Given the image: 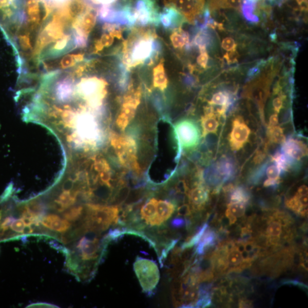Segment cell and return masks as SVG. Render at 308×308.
<instances>
[{"mask_svg": "<svg viewBox=\"0 0 308 308\" xmlns=\"http://www.w3.org/2000/svg\"><path fill=\"white\" fill-rule=\"evenodd\" d=\"M94 168L97 172L110 171L109 164L104 159H97L94 163Z\"/></svg>", "mask_w": 308, "mask_h": 308, "instance_id": "1f68e13d", "label": "cell"}, {"mask_svg": "<svg viewBox=\"0 0 308 308\" xmlns=\"http://www.w3.org/2000/svg\"><path fill=\"white\" fill-rule=\"evenodd\" d=\"M172 43L175 48H182L189 43V36L187 33L182 30L177 31L171 36Z\"/></svg>", "mask_w": 308, "mask_h": 308, "instance_id": "cb8c5ba5", "label": "cell"}, {"mask_svg": "<svg viewBox=\"0 0 308 308\" xmlns=\"http://www.w3.org/2000/svg\"><path fill=\"white\" fill-rule=\"evenodd\" d=\"M154 44L151 40H142L133 48L132 59L133 65L140 63L151 55L153 50Z\"/></svg>", "mask_w": 308, "mask_h": 308, "instance_id": "30bf717a", "label": "cell"}, {"mask_svg": "<svg viewBox=\"0 0 308 308\" xmlns=\"http://www.w3.org/2000/svg\"><path fill=\"white\" fill-rule=\"evenodd\" d=\"M175 7L189 20H193L203 9L205 0H171Z\"/></svg>", "mask_w": 308, "mask_h": 308, "instance_id": "52a82bcc", "label": "cell"}, {"mask_svg": "<svg viewBox=\"0 0 308 308\" xmlns=\"http://www.w3.org/2000/svg\"><path fill=\"white\" fill-rule=\"evenodd\" d=\"M279 119L277 114L272 115L270 118L269 127H275L278 124Z\"/></svg>", "mask_w": 308, "mask_h": 308, "instance_id": "bcb514c9", "label": "cell"}, {"mask_svg": "<svg viewBox=\"0 0 308 308\" xmlns=\"http://www.w3.org/2000/svg\"><path fill=\"white\" fill-rule=\"evenodd\" d=\"M179 145L184 149L196 147L200 140V131L194 122L183 120L178 122L175 126Z\"/></svg>", "mask_w": 308, "mask_h": 308, "instance_id": "5b68a950", "label": "cell"}, {"mask_svg": "<svg viewBox=\"0 0 308 308\" xmlns=\"http://www.w3.org/2000/svg\"><path fill=\"white\" fill-rule=\"evenodd\" d=\"M268 136L270 140L277 144H283L286 141L283 130L279 126L269 127Z\"/></svg>", "mask_w": 308, "mask_h": 308, "instance_id": "484cf974", "label": "cell"}, {"mask_svg": "<svg viewBox=\"0 0 308 308\" xmlns=\"http://www.w3.org/2000/svg\"><path fill=\"white\" fill-rule=\"evenodd\" d=\"M256 4L254 2L249 1V0H243L242 5H241V10L244 17L251 23H258L259 19L254 14L256 7Z\"/></svg>", "mask_w": 308, "mask_h": 308, "instance_id": "ac0fdd59", "label": "cell"}, {"mask_svg": "<svg viewBox=\"0 0 308 308\" xmlns=\"http://www.w3.org/2000/svg\"><path fill=\"white\" fill-rule=\"evenodd\" d=\"M210 104L220 106L221 109L225 113L230 104L229 95L228 92L225 91L217 92L213 95L210 101Z\"/></svg>", "mask_w": 308, "mask_h": 308, "instance_id": "d6986e66", "label": "cell"}, {"mask_svg": "<svg viewBox=\"0 0 308 308\" xmlns=\"http://www.w3.org/2000/svg\"><path fill=\"white\" fill-rule=\"evenodd\" d=\"M203 137H206L209 133H215L218 131L219 122L214 113L210 111L205 114L202 119Z\"/></svg>", "mask_w": 308, "mask_h": 308, "instance_id": "5bb4252c", "label": "cell"}, {"mask_svg": "<svg viewBox=\"0 0 308 308\" xmlns=\"http://www.w3.org/2000/svg\"><path fill=\"white\" fill-rule=\"evenodd\" d=\"M136 21L142 25H146L155 15V8L151 0H137L133 9Z\"/></svg>", "mask_w": 308, "mask_h": 308, "instance_id": "ba28073f", "label": "cell"}, {"mask_svg": "<svg viewBox=\"0 0 308 308\" xmlns=\"http://www.w3.org/2000/svg\"><path fill=\"white\" fill-rule=\"evenodd\" d=\"M225 217L228 218L229 222V224L232 225L235 224L237 220V218H236L232 214H231L228 209L226 210Z\"/></svg>", "mask_w": 308, "mask_h": 308, "instance_id": "7dc6e473", "label": "cell"}, {"mask_svg": "<svg viewBox=\"0 0 308 308\" xmlns=\"http://www.w3.org/2000/svg\"><path fill=\"white\" fill-rule=\"evenodd\" d=\"M84 208L82 206L74 207L69 209L63 214L64 219L69 222H75V221L80 220L81 216L83 215Z\"/></svg>", "mask_w": 308, "mask_h": 308, "instance_id": "4316f807", "label": "cell"}, {"mask_svg": "<svg viewBox=\"0 0 308 308\" xmlns=\"http://www.w3.org/2000/svg\"><path fill=\"white\" fill-rule=\"evenodd\" d=\"M283 96L276 97L273 101V106L276 114H278L283 105Z\"/></svg>", "mask_w": 308, "mask_h": 308, "instance_id": "8d00e7d4", "label": "cell"}, {"mask_svg": "<svg viewBox=\"0 0 308 308\" xmlns=\"http://www.w3.org/2000/svg\"><path fill=\"white\" fill-rule=\"evenodd\" d=\"M266 176L268 179L280 180L281 172L279 168L276 164H272L266 169Z\"/></svg>", "mask_w": 308, "mask_h": 308, "instance_id": "4dcf8cb0", "label": "cell"}, {"mask_svg": "<svg viewBox=\"0 0 308 308\" xmlns=\"http://www.w3.org/2000/svg\"><path fill=\"white\" fill-rule=\"evenodd\" d=\"M176 210L174 204L166 200H158L157 204V225L161 226L171 218Z\"/></svg>", "mask_w": 308, "mask_h": 308, "instance_id": "8fae6325", "label": "cell"}, {"mask_svg": "<svg viewBox=\"0 0 308 308\" xmlns=\"http://www.w3.org/2000/svg\"><path fill=\"white\" fill-rule=\"evenodd\" d=\"M272 159H273L276 165L279 168L281 173L287 171L291 164L294 162L285 156L282 151L277 152L274 156L272 157Z\"/></svg>", "mask_w": 308, "mask_h": 308, "instance_id": "7402d4cb", "label": "cell"}, {"mask_svg": "<svg viewBox=\"0 0 308 308\" xmlns=\"http://www.w3.org/2000/svg\"><path fill=\"white\" fill-rule=\"evenodd\" d=\"M114 38L110 33H106L102 35L100 41L104 48H108L114 42Z\"/></svg>", "mask_w": 308, "mask_h": 308, "instance_id": "e575fe53", "label": "cell"}, {"mask_svg": "<svg viewBox=\"0 0 308 308\" xmlns=\"http://www.w3.org/2000/svg\"><path fill=\"white\" fill-rule=\"evenodd\" d=\"M259 72V68L258 67H254L253 69H251L248 72V76H253Z\"/></svg>", "mask_w": 308, "mask_h": 308, "instance_id": "681fc988", "label": "cell"}, {"mask_svg": "<svg viewBox=\"0 0 308 308\" xmlns=\"http://www.w3.org/2000/svg\"><path fill=\"white\" fill-rule=\"evenodd\" d=\"M242 5V0H213L214 8H229L240 10Z\"/></svg>", "mask_w": 308, "mask_h": 308, "instance_id": "603a6c76", "label": "cell"}, {"mask_svg": "<svg viewBox=\"0 0 308 308\" xmlns=\"http://www.w3.org/2000/svg\"><path fill=\"white\" fill-rule=\"evenodd\" d=\"M158 200L152 198L145 204L141 210L142 218L145 220L146 224L153 226L157 225V204Z\"/></svg>", "mask_w": 308, "mask_h": 308, "instance_id": "4fadbf2b", "label": "cell"}, {"mask_svg": "<svg viewBox=\"0 0 308 308\" xmlns=\"http://www.w3.org/2000/svg\"><path fill=\"white\" fill-rule=\"evenodd\" d=\"M27 307H59L57 306L49 304V303L39 302L34 303L27 306Z\"/></svg>", "mask_w": 308, "mask_h": 308, "instance_id": "b9f144b4", "label": "cell"}, {"mask_svg": "<svg viewBox=\"0 0 308 308\" xmlns=\"http://www.w3.org/2000/svg\"><path fill=\"white\" fill-rule=\"evenodd\" d=\"M238 56V53L236 52L235 50H234L230 51V52L224 55V58L227 60L229 64H231L237 61Z\"/></svg>", "mask_w": 308, "mask_h": 308, "instance_id": "ab89813d", "label": "cell"}, {"mask_svg": "<svg viewBox=\"0 0 308 308\" xmlns=\"http://www.w3.org/2000/svg\"><path fill=\"white\" fill-rule=\"evenodd\" d=\"M251 132L242 118H235L229 136V144L233 150L238 151L243 147L249 140Z\"/></svg>", "mask_w": 308, "mask_h": 308, "instance_id": "8992f818", "label": "cell"}, {"mask_svg": "<svg viewBox=\"0 0 308 308\" xmlns=\"http://www.w3.org/2000/svg\"><path fill=\"white\" fill-rule=\"evenodd\" d=\"M215 239L216 235L213 230H205L199 241V243L196 249V253L199 255H203L205 249L214 245Z\"/></svg>", "mask_w": 308, "mask_h": 308, "instance_id": "2e32d148", "label": "cell"}, {"mask_svg": "<svg viewBox=\"0 0 308 308\" xmlns=\"http://www.w3.org/2000/svg\"><path fill=\"white\" fill-rule=\"evenodd\" d=\"M171 223L172 227L175 228H181L186 224V220H184L182 218H176L172 221Z\"/></svg>", "mask_w": 308, "mask_h": 308, "instance_id": "60d3db41", "label": "cell"}, {"mask_svg": "<svg viewBox=\"0 0 308 308\" xmlns=\"http://www.w3.org/2000/svg\"><path fill=\"white\" fill-rule=\"evenodd\" d=\"M153 85L161 90L166 88L167 79L162 63L153 70Z\"/></svg>", "mask_w": 308, "mask_h": 308, "instance_id": "e0dca14e", "label": "cell"}, {"mask_svg": "<svg viewBox=\"0 0 308 308\" xmlns=\"http://www.w3.org/2000/svg\"><path fill=\"white\" fill-rule=\"evenodd\" d=\"M282 152L293 161H299L306 155L307 148L304 143L290 138L283 143Z\"/></svg>", "mask_w": 308, "mask_h": 308, "instance_id": "9c48e42d", "label": "cell"}, {"mask_svg": "<svg viewBox=\"0 0 308 308\" xmlns=\"http://www.w3.org/2000/svg\"><path fill=\"white\" fill-rule=\"evenodd\" d=\"M75 132L68 138V141L73 142L76 145L86 143L94 146L100 138V131L95 118L88 112H82L75 114L73 125Z\"/></svg>", "mask_w": 308, "mask_h": 308, "instance_id": "7a4b0ae2", "label": "cell"}, {"mask_svg": "<svg viewBox=\"0 0 308 308\" xmlns=\"http://www.w3.org/2000/svg\"><path fill=\"white\" fill-rule=\"evenodd\" d=\"M111 143L123 165L137 172L140 171L137 161L136 142L132 138L114 134L111 136Z\"/></svg>", "mask_w": 308, "mask_h": 308, "instance_id": "3957f363", "label": "cell"}, {"mask_svg": "<svg viewBox=\"0 0 308 308\" xmlns=\"http://www.w3.org/2000/svg\"><path fill=\"white\" fill-rule=\"evenodd\" d=\"M267 1H268L271 3H276L280 5L282 3V2H284V0H267Z\"/></svg>", "mask_w": 308, "mask_h": 308, "instance_id": "f907efd6", "label": "cell"}, {"mask_svg": "<svg viewBox=\"0 0 308 308\" xmlns=\"http://www.w3.org/2000/svg\"><path fill=\"white\" fill-rule=\"evenodd\" d=\"M211 42V38L210 35L205 29L201 30L198 33L194 40V43L200 47L206 48L207 46L210 45Z\"/></svg>", "mask_w": 308, "mask_h": 308, "instance_id": "83f0119b", "label": "cell"}, {"mask_svg": "<svg viewBox=\"0 0 308 308\" xmlns=\"http://www.w3.org/2000/svg\"><path fill=\"white\" fill-rule=\"evenodd\" d=\"M282 225L276 219L270 220L267 225L265 235L270 239V244L275 245L278 243L279 238L282 233Z\"/></svg>", "mask_w": 308, "mask_h": 308, "instance_id": "9a60e30c", "label": "cell"}, {"mask_svg": "<svg viewBox=\"0 0 308 308\" xmlns=\"http://www.w3.org/2000/svg\"><path fill=\"white\" fill-rule=\"evenodd\" d=\"M188 198L189 202L195 209H201L208 199L207 189L202 186L193 188L189 192Z\"/></svg>", "mask_w": 308, "mask_h": 308, "instance_id": "7c38bea8", "label": "cell"}, {"mask_svg": "<svg viewBox=\"0 0 308 308\" xmlns=\"http://www.w3.org/2000/svg\"><path fill=\"white\" fill-rule=\"evenodd\" d=\"M222 48L227 51L236 50L237 45L235 42L234 39L230 37H227L223 40Z\"/></svg>", "mask_w": 308, "mask_h": 308, "instance_id": "d6a6232c", "label": "cell"}, {"mask_svg": "<svg viewBox=\"0 0 308 308\" xmlns=\"http://www.w3.org/2000/svg\"><path fill=\"white\" fill-rule=\"evenodd\" d=\"M245 204L244 203H230L227 209L236 218H241L245 213Z\"/></svg>", "mask_w": 308, "mask_h": 308, "instance_id": "f546056e", "label": "cell"}, {"mask_svg": "<svg viewBox=\"0 0 308 308\" xmlns=\"http://www.w3.org/2000/svg\"><path fill=\"white\" fill-rule=\"evenodd\" d=\"M296 194L298 195V197H299V202L302 205V207H307L308 203L307 195H301L297 192Z\"/></svg>", "mask_w": 308, "mask_h": 308, "instance_id": "ee69618b", "label": "cell"}, {"mask_svg": "<svg viewBox=\"0 0 308 308\" xmlns=\"http://www.w3.org/2000/svg\"><path fill=\"white\" fill-rule=\"evenodd\" d=\"M133 269L143 291L148 294L152 293L156 288L160 278L156 262L138 257L133 264Z\"/></svg>", "mask_w": 308, "mask_h": 308, "instance_id": "277c9868", "label": "cell"}, {"mask_svg": "<svg viewBox=\"0 0 308 308\" xmlns=\"http://www.w3.org/2000/svg\"><path fill=\"white\" fill-rule=\"evenodd\" d=\"M101 181L108 187H111V173L110 171H105L100 173Z\"/></svg>", "mask_w": 308, "mask_h": 308, "instance_id": "74e56055", "label": "cell"}, {"mask_svg": "<svg viewBox=\"0 0 308 308\" xmlns=\"http://www.w3.org/2000/svg\"><path fill=\"white\" fill-rule=\"evenodd\" d=\"M177 189L179 192L182 194L186 193L188 190L186 183L184 181L180 182L178 184Z\"/></svg>", "mask_w": 308, "mask_h": 308, "instance_id": "f6af8a7d", "label": "cell"}, {"mask_svg": "<svg viewBox=\"0 0 308 308\" xmlns=\"http://www.w3.org/2000/svg\"><path fill=\"white\" fill-rule=\"evenodd\" d=\"M280 182V180H274L268 179L266 180L264 183V186L265 187H273L277 186Z\"/></svg>", "mask_w": 308, "mask_h": 308, "instance_id": "7bdbcfd3", "label": "cell"}, {"mask_svg": "<svg viewBox=\"0 0 308 308\" xmlns=\"http://www.w3.org/2000/svg\"><path fill=\"white\" fill-rule=\"evenodd\" d=\"M73 84L74 93L86 101L87 106L93 109H98L102 105L103 100L107 94L106 84L104 80L92 77L82 79L75 86L68 70Z\"/></svg>", "mask_w": 308, "mask_h": 308, "instance_id": "6da1fadb", "label": "cell"}, {"mask_svg": "<svg viewBox=\"0 0 308 308\" xmlns=\"http://www.w3.org/2000/svg\"><path fill=\"white\" fill-rule=\"evenodd\" d=\"M209 55L206 50L200 51V54L197 59V62L199 65L205 68L208 64Z\"/></svg>", "mask_w": 308, "mask_h": 308, "instance_id": "d590c367", "label": "cell"}, {"mask_svg": "<svg viewBox=\"0 0 308 308\" xmlns=\"http://www.w3.org/2000/svg\"><path fill=\"white\" fill-rule=\"evenodd\" d=\"M217 171L220 176L224 178L223 181H227L234 174L233 163L227 159H222L217 167Z\"/></svg>", "mask_w": 308, "mask_h": 308, "instance_id": "ffe728a7", "label": "cell"}, {"mask_svg": "<svg viewBox=\"0 0 308 308\" xmlns=\"http://www.w3.org/2000/svg\"><path fill=\"white\" fill-rule=\"evenodd\" d=\"M208 225L207 224H204L201 228L198 230V232L192 236V238L187 241L186 243H184L182 245V249H188L192 247L195 245L199 243L200 239L202 237L203 235L205 233V231L208 229Z\"/></svg>", "mask_w": 308, "mask_h": 308, "instance_id": "f1b7e54d", "label": "cell"}, {"mask_svg": "<svg viewBox=\"0 0 308 308\" xmlns=\"http://www.w3.org/2000/svg\"><path fill=\"white\" fill-rule=\"evenodd\" d=\"M243 262L242 256L236 247L228 252L227 255L228 268L232 270H241V265Z\"/></svg>", "mask_w": 308, "mask_h": 308, "instance_id": "44dd1931", "label": "cell"}, {"mask_svg": "<svg viewBox=\"0 0 308 308\" xmlns=\"http://www.w3.org/2000/svg\"><path fill=\"white\" fill-rule=\"evenodd\" d=\"M178 214L179 216H184V217H187L191 215V208L187 204H184L180 207L178 209Z\"/></svg>", "mask_w": 308, "mask_h": 308, "instance_id": "f35d334b", "label": "cell"}, {"mask_svg": "<svg viewBox=\"0 0 308 308\" xmlns=\"http://www.w3.org/2000/svg\"><path fill=\"white\" fill-rule=\"evenodd\" d=\"M25 227V225L22 218L16 220H13V222L11 224V229H12L14 232L18 234H22V235Z\"/></svg>", "mask_w": 308, "mask_h": 308, "instance_id": "836d02e7", "label": "cell"}, {"mask_svg": "<svg viewBox=\"0 0 308 308\" xmlns=\"http://www.w3.org/2000/svg\"><path fill=\"white\" fill-rule=\"evenodd\" d=\"M230 195V203H244L246 204L249 200L250 197L246 190L242 187H238L233 189Z\"/></svg>", "mask_w": 308, "mask_h": 308, "instance_id": "d4e9b609", "label": "cell"}, {"mask_svg": "<svg viewBox=\"0 0 308 308\" xmlns=\"http://www.w3.org/2000/svg\"><path fill=\"white\" fill-rule=\"evenodd\" d=\"M308 190L307 187L306 186H301L299 189H298L297 193L301 195H307Z\"/></svg>", "mask_w": 308, "mask_h": 308, "instance_id": "c3c4849f", "label": "cell"}]
</instances>
